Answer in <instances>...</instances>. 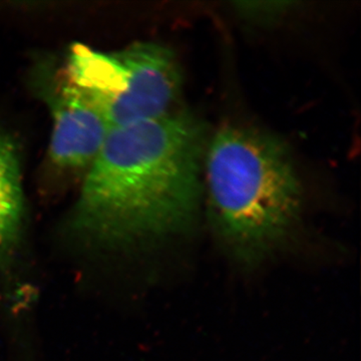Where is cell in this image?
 Here are the masks:
<instances>
[{
  "label": "cell",
  "mask_w": 361,
  "mask_h": 361,
  "mask_svg": "<svg viewBox=\"0 0 361 361\" xmlns=\"http://www.w3.org/2000/svg\"><path fill=\"white\" fill-rule=\"evenodd\" d=\"M205 129L185 113L116 128L89 167L68 219L73 238L126 249L192 224L204 191Z\"/></svg>",
  "instance_id": "6da1fadb"
},
{
  "label": "cell",
  "mask_w": 361,
  "mask_h": 361,
  "mask_svg": "<svg viewBox=\"0 0 361 361\" xmlns=\"http://www.w3.org/2000/svg\"><path fill=\"white\" fill-rule=\"evenodd\" d=\"M25 206L16 145L0 135V275L13 267L23 241Z\"/></svg>",
  "instance_id": "5b68a950"
},
{
  "label": "cell",
  "mask_w": 361,
  "mask_h": 361,
  "mask_svg": "<svg viewBox=\"0 0 361 361\" xmlns=\"http://www.w3.org/2000/svg\"><path fill=\"white\" fill-rule=\"evenodd\" d=\"M47 87L52 114L49 157L59 168H89L111 130L99 111L66 75Z\"/></svg>",
  "instance_id": "277c9868"
},
{
  "label": "cell",
  "mask_w": 361,
  "mask_h": 361,
  "mask_svg": "<svg viewBox=\"0 0 361 361\" xmlns=\"http://www.w3.org/2000/svg\"><path fill=\"white\" fill-rule=\"evenodd\" d=\"M66 73L111 130L172 113L182 87L174 54L153 42H139L115 52L75 44Z\"/></svg>",
  "instance_id": "3957f363"
},
{
  "label": "cell",
  "mask_w": 361,
  "mask_h": 361,
  "mask_svg": "<svg viewBox=\"0 0 361 361\" xmlns=\"http://www.w3.org/2000/svg\"><path fill=\"white\" fill-rule=\"evenodd\" d=\"M203 176L213 227L239 264L269 257L300 218V180L272 135L226 126L207 144Z\"/></svg>",
  "instance_id": "7a4b0ae2"
},
{
  "label": "cell",
  "mask_w": 361,
  "mask_h": 361,
  "mask_svg": "<svg viewBox=\"0 0 361 361\" xmlns=\"http://www.w3.org/2000/svg\"><path fill=\"white\" fill-rule=\"evenodd\" d=\"M298 6L291 1H245L234 4L240 18L255 25H272L285 18Z\"/></svg>",
  "instance_id": "8992f818"
}]
</instances>
